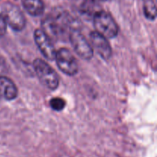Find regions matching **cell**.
<instances>
[{
    "instance_id": "6da1fadb",
    "label": "cell",
    "mask_w": 157,
    "mask_h": 157,
    "mask_svg": "<svg viewBox=\"0 0 157 157\" xmlns=\"http://www.w3.org/2000/svg\"><path fill=\"white\" fill-rule=\"evenodd\" d=\"M94 26L98 33L105 38H113L118 35L119 27L113 17L104 11L96 12L94 16Z\"/></svg>"
},
{
    "instance_id": "7a4b0ae2",
    "label": "cell",
    "mask_w": 157,
    "mask_h": 157,
    "mask_svg": "<svg viewBox=\"0 0 157 157\" xmlns=\"http://www.w3.org/2000/svg\"><path fill=\"white\" fill-rule=\"evenodd\" d=\"M33 66L37 77L42 85L52 90L58 88L59 85V78L49 64L43 60L37 58L34 61Z\"/></svg>"
},
{
    "instance_id": "3957f363",
    "label": "cell",
    "mask_w": 157,
    "mask_h": 157,
    "mask_svg": "<svg viewBox=\"0 0 157 157\" xmlns=\"http://www.w3.org/2000/svg\"><path fill=\"white\" fill-rule=\"evenodd\" d=\"M68 37L74 51L80 58L84 60H90L93 58L94 50L91 45L78 29H71Z\"/></svg>"
},
{
    "instance_id": "277c9868",
    "label": "cell",
    "mask_w": 157,
    "mask_h": 157,
    "mask_svg": "<svg viewBox=\"0 0 157 157\" xmlns=\"http://www.w3.org/2000/svg\"><path fill=\"white\" fill-rule=\"evenodd\" d=\"M55 60L58 68L65 75L74 76L78 73V66L76 59L67 49L61 48L56 52Z\"/></svg>"
},
{
    "instance_id": "5b68a950",
    "label": "cell",
    "mask_w": 157,
    "mask_h": 157,
    "mask_svg": "<svg viewBox=\"0 0 157 157\" xmlns=\"http://www.w3.org/2000/svg\"><path fill=\"white\" fill-rule=\"evenodd\" d=\"M2 15L4 17L7 25L14 31H21L26 25V20L19 8L12 4L4 6Z\"/></svg>"
},
{
    "instance_id": "8992f818",
    "label": "cell",
    "mask_w": 157,
    "mask_h": 157,
    "mask_svg": "<svg viewBox=\"0 0 157 157\" xmlns=\"http://www.w3.org/2000/svg\"><path fill=\"white\" fill-rule=\"evenodd\" d=\"M34 39L36 45L43 56L49 61L55 60L56 51L54 48L52 41L44 32L42 29H37L34 32Z\"/></svg>"
},
{
    "instance_id": "52a82bcc",
    "label": "cell",
    "mask_w": 157,
    "mask_h": 157,
    "mask_svg": "<svg viewBox=\"0 0 157 157\" xmlns=\"http://www.w3.org/2000/svg\"><path fill=\"white\" fill-rule=\"evenodd\" d=\"M90 42L93 46V50L96 51L97 54L104 60H108L111 57L112 49L107 38L97 32L90 34Z\"/></svg>"
},
{
    "instance_id": "ba28073f",
    "label": "cell",
    "mask_w": 157,
    "mask_h": 157,
    "mask_svg": "<svg viewBox=\"0 0 157 157\" xmlns=\"http://www.w3.org/2000/svg\"><path fill=\"white\" fill-rule=\"evenodd\" d=\"M18 96V89L13 81L5 76H0V97L6 101H12Z\"/></svg>"
},
{
    "instance_id": "9c48e42d",
    "label": "cell",
    "mask_w": 157,
    "mask_h": 157,
    "mask_svg": "<svg viewBox=\"0 0 157 157\" xmlns=\"http://www.w3.org/2000/svg\"><path fill=\"white\" fill-rule=\"evenodd\" d=\"M21 4L32 16H39L44 11V5L41 0H21Z\"/></svg>"
},
{
    "instance_id": "30bf717a",
    "label": "cell",
    "mask_w": 157,
    "mask_h": 157,
    "mask_svg": "<svg viewBox=\"0 0 157 157\" xmlns=\"http://www.w3.org/2000/svg\"><path fill=\"white\" fill-rule=\"evenodd\" d=\"M144 15L150 20H154L156 16V8L153 0H146L144 6Z\"/></svg>"
},
{
    "instance_id": "8fae6325",
    "label": "cell",
    "mask_w": 157,
    "mask_h": 157,
    "mask_svg": "<svg viewBox=\"0 0 157 157\" xmlns=\"http://www.w3.org/2000/svg\"><path fill=\"white\" fill-rule=\"evenodd\" d=\"M50 106L54 110L56 111H61L65 107L66 103L64 99L61 98H52L50 101Z\"/></svg>"
},
{
    "instance_id": "7c38bea8",
    "label": "cell",
    "mask_w": 157,
    "mask_h": 157,
    "mask_svg": "<svg viewBox=\"0 0 157 157\" xmlns=\"http://www.w3.org/2000/svg\"><path fill=\"white\" fill-rule=\"evenodd\" d=\"M6 29H7V23L3 15L0 14V38L6 34Z\"/></svg>"
},
{
    "instance_id": "4fadbf2b",
    "label": "cell",
    "mask_w": 157,
    "mask_h": 157,
    "mask_svg": "<svg viewBox=\"0 0 157 157\" xmlns=\"http://www.w3.org/2000/svg\"><path fill=\"white\" fill-rule=\"evenodd\" d=\"M6 70V64L2 58L0 57V76H2V74Z\"/></svg>"
},
{
    "instance_id": "5bb4252c",
    "label": "cell",
    "mask_w": 157,
    "mask_h": 157,
    "mask_svg": "<svg viewBox=\"0 0 157 157\" xmlns=\"http://www.w3.org/2000/svg\"><path fill=\"white\" fill-rule=\"evenodd\" d=\"M91 1H94V2H101V1H104V0H91Z\"/></svg>"
}]
</instances>
